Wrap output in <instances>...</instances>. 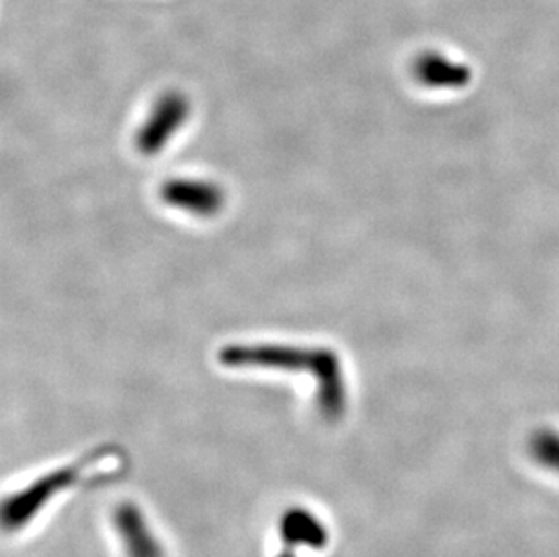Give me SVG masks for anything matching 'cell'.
Listing matches in <instances>:
<instances>
[{"label":"cell","instance_id":"obj_3","mask_svg":"<svg viewBox=\"0 0 559 557\" xmlns=\"http://www.w3.org/2000/svg\"><path fill=\"white\" fill-rule=\"evenodd\" d=\"M162 200L194 216L212 217L222 212L227 194L206 179H170L162 187Z\"/></svg>","mask_w":559,"mask_h":557},{"label":"cell","instance_id":"obj_4","mask_svg":"<svg viewBox=\"0 0 559 557\" xmlns=\"http://www.w3.org/2000/svg\"><path fill=\"white\" fill-rule=\"evenodd\" d=\"M415 79L429 90L460 91L473 82V69L467 63L437 51H428L413 63Z\"/></svg>","mask_w":559,"mask_h":557},{"label":"cell","instance_id":"obj_1","mask_svg":"<svg viewBox=\"0 0 559 557\" xmlns=\"http://www.w3.org/2000/svg\"><path fill=\"white\" fill-rule=\"evenodd\" d=\"M219 360L228 368H263L311 375L317 382V405L328 418L343 415L346 386L337 353L328 347L281 344H234L223 347Z\"/></svg>","mask_w":559,"mask_h":557},{"label":"cell","instance_id":"obj_2","mask_svg":"<svg viewBox=\"0 0 559 557\" xmlns=\"http://www.w3.org/2000/svg\"><path fill=\"white\" fill-rule=\"evenodd\" d=\"M190 115V102L180 91L165 93L148 120L138 131L136 147L145 156H154L162 153L170 138L180 131Z\"/></svg>","mask_w":559,"mask_h":557}]
</instances>
